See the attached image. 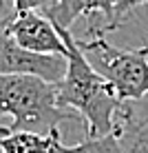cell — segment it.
Here are the masks:
<instances>
[{
	"instance_id": "6da1fadb",
	"label": "cell",
	"mask_w": 148,
	"mask_h": 153,
	"mask_svg": "<svg viewBox=\"0 0 148 153\" xmlns=\"http://www.w3.org/2000/svg\"><path fill=\"white\" fill-rule=\"evenodd\" d=\"M66 45V73L57 82V102L62 109L77 111L86 124L88 135H108L115 131V118L121 100L115 96L106 78L88 62L86 53L80 49L71 29L57 27Z\"/></svg>"
},
{
	"instance_id": "7a4b0ae2",
	"label": "cell",
	"mask_w": 148,
	"mask_h": 153,
	"mask_svg": "<svg viewBox=\"0 0 148 153\" xmlns=\"http://www.w3.org/2000/svg\"><path fill=\"white\" fill-rule=\"evenodd\" d=\"M11 115V131L51 133L60 122L73 120L75 113L57 102V84L35 76L0 73V118Z\"/></svg>"
},
{
	"instance_id": "3957f363",
	"label": "cell",
	"mask_w": 148,
	"mask_h": 153,
	"mask_svg": "<svg viewBox=\"0 0 148 153\" xmlns=\"http://www.w3.org/2000/svg\"><path fill=\"white\" fill-rule=\"evenodd\" d=\"M88 40H77L88 62L113 87L121 102L148 96V45L139 49H117L99 33H88Z\"/></svg>"
},
{
	"instance_id": "277c9868",
	"label": "cell",
	"mask_w": 148,
	"mask_h": 153,
	"mask_svg": "<svg viewBox=\"0 0 148 153\" xmlns=\"http://www.w3.org/2000/svg\"><path fill=\"white\" fill-rule=\"evenodd\" d=\"M68 67L66 56L35 53L20 47L11 36L0 27V73L9 76H35L46 82L57 84Z\"/></svg>"
},
{
	"instance_id": "5b68a950",
	"label": "cell",
	"mask_w": 148,
	"mask_h": 153,
	"mask_svg": "<svg viewBox=\"0 0 148 153\" xmlns=\"http://www.w3.org/2000/svg\"><path fill=\"white\" fill-rule=\"evenodd\" d=\"M2 29L7 31L20 47L35 53H57L66 56V45L60 31L44 13L40 11H24L11 13L4 20Z\"/></svg>"
},
{
	"instance_id": "8992f818",
	"label": "cell",
	"mask_w": 148,
	"mask_h": 153,
	"mask_svg": "<svg viewBox=\"0 0 148 153\" xmlns=\"http://www.w3.org/2000/svg\"><path fill=\"white\" fill-rule=\"evenodd\" d=\"M115 133L119 135L124 153H148V96L121 102L115 118Z\"/></svg>"
},
{
	"instance_id": "52a82bcc",
	"label": "cell",
	"mask_w": 148,
	"mask_h": 153,
	"mask_svg": "<svg viewBox=\"0 0 148 153\" xmlns=\"http://www.w3.org/2000/svg\"><path fill=\"white\" fill-rule=\"evenodd\" d=\"M62 144L60 129L51 133H31V131H11L0 126V151L2 153H57Z\"/></svg>"
},
{
	"instance_id": "ba28073f",
	"label": "cell",
	"mask_w": 148,
	"mask_h": 153,
	"mask_svg": "<svg viewBox=\"0 0 148 153\" xmlns=\"http://www.w3.org/2000/svg\"><path fill=\"white\" fill-rule=\"evenodd\" d=\"M113 11H115V0H60L44 16L55 27L71 29L77 18H82V16L91 18L93 13H102L108 25L110 18H113Z\"/></svg>"
},
{
	"instance_id": "9c48e42d",
	"label": "cell",
	"mask_w": 148,
	"mask_h": 153,
	"mask_svg": "<svg viewBox=\"0 0 148 153\" xmlns=\"http://www.w3.org/2000/svg\"><path fill=\"white\" fill-rule=\"evenodd\" d=\"M57 153H124V151H121L119 135L113 131L108 135H97V138L88 135L86 140H82L80 144H73V146L60 144Z\"/></svg>"
},
{
	"instance_id": "30bf717a",
	"label": "cell",
	"mask_w": 148,
	"mask_h": 153,
	"mask_svg": "<svg viewBox=\"0 0 148 153\" xmlns=\"http://www.w3.org/2000/svg\"><path fill=\"white\" fill-rule=\"evenodd\" d=\"M141 4H148V0H115V11H113V18H110V22L104 25L102 29H88V33L106 36L108 31L121 27V25H124V20H126V16L133 11V9L141 7Z\"/></svg>"
},
{
	"instance_id": "8fae6325",
	"label": "cell",
	"mask_w": 148,
	"mask_h": 153,
	"mask_svg": "<svg viewBox=\"0 0 148 153\" xmlns=\"http://www.w3.org/2000/svg\"><path fill=\"white\" fill-rule=\"evenodd\" d=\"M13 2V13H24V11H40L46 13L53 9L60 0H11Z\"/></svg>"
},
{
	"instance_id": "7c38bea8",
	"label": "cell",
	"mask_w": 148,
	"mask_h": 153,
	"mask_svg": "<svg viewBox=\"0 0 148 153\" xmlns=\"http://www.w3.org/2000/svg\"><path fill=\"white\" fill-rule=\"evenodd\" d=\"M7 9H4V0H0V25H4V20H7Z\"/></svg>"
},
{
	"instance_id": "4fadbf2b",
	"label": "cell",
	"mask_w": 148,
	"mask_h": 153,
	"mask_svg": "<svg viewBox=\"0 0 148 153\" xmlns=\"http://www.w3.org/2000/svg\"><path fill=\"white\" fill-rule=\"evenodd\" d=\"M0 27H2V25H0Z\"/></svg>"
}]
</instances>
